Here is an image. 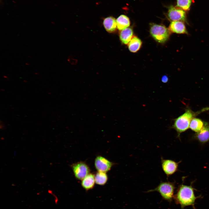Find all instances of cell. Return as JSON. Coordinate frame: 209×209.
Segmentation results:
<instances>
[{"instance_id": "obj_1", "label": "cell", "mask_w": 209, "mask_h": 209, "mask_svg": "<svg viewBox=\"0 0 209 209\" xmlns=\"http://www.w3.org/2000/svg\"><path fill=\"white\" fill-rule=\"evenodd\" d=\"M194 190L190 185L182 184L179 186L174 199L176 204L180 205L181 209H184L185 207L189 206H192L193 209H196L195 206V201L201 197V196L196 197Z\"/></svg>"}, {"instance_id": "obj_2", "label": "cell", "mask_w": 209, "mask_h": 209, "mask_svg": "<svg viewBox=\"0 0 209 209\" xmlns=\"http://www.w3.org/2000/svg\"><path fill=\"white\" fill-rule=\"evenodd\" d=\"M209 108L206 107L196 112L189 108L186 109L185 112L182 115L174 119L172 128L174 129L179 137L180 134L189 128L192 120L202 112L208 110Z\"/></svg>"}, {"instance_id": "obj_3", "label": "cell", "mask_w": 209, "mask_h": 209, "mask_svg": "<svg viewBox=\"0 0 209 209\" xmlns=\"http://www.w3.org/2000/svg\"><path fill=\"white\" fill-rule=\"evenodd\" d=\"M175 189L174 183L161 181L156 188L148 190L146 192H157L160 194L163 199L171 202L174 197Z\"/></svg>"}, {"instance_id": "obj_4", "label": "cell", "mask_w": 209, "mask_h": 209, "mask_svg": "<svg viewBox=\"0 0 209 209\" xmlns=\"http://www.w3.org/2000/svg\"><path fill=\"white\" fill-rule=\"evenodd\" d=\"M150 33L156 42L163 43L169 39L170 32L165 26L152 24L150 26Z\"/></svg>"}, {"instance_id": "obj_5", "label": "cell", "mask_w": 209, "mask_h": 209, "mask_svg": "<svg viewBox=\"0 0 209 209\" xmlns=\"http://www.w3.org/2000/svg\"><path fill=\"white\" fill-rule=\"evenodd\" d=\"M73 172L75 178L82 180L90 173V169L88 165L82 161L78 162L71 165Z\"/></svg>"}, {"instance_id": "obj_6", "label": "cell", "mask_w": 209, "mask_h": 209, "mask_svg": "<svg viewBox=\"0 0 209 209\" xmlns=\"http://www.w3.org/2000/svg\"><path fill=\"white\" fill-rule=\"evenodd\" d=\"M186 11L176 6H170L169 8L167 16L169 19L171 21H185L186 19Z\"/></svg>"}, {"instance_id": "obj_7", "label": "cell", "mask_w": 209, "mask_h": 209, "mask_svg": "<svg viewBox=\"0 0 209 209\" xmlns=\"http://www.w3.org/2000/svg\"><path fill=\"white\" fill-rule=\"evenodd\" d=\"M114 163L101 156H97L95 159L94 165L98 172H106L109 171Z\"/></svg>"}, {"instance_id": "obj_8", "label": "cell", "mask_w": 209, "mask_h": 209, "mask_svg": "<svg viewBox=\"0 0 209 209\" xmlns=\"http://www.w3.org/2000/svg\"><path fill=\"white\" fill-rule=\"evenodd\" d=\"M179 162L170 159H164L161 157L162 170L167 177L173 174L178 170Z\"/></svg>"}, {"instance_id": "obj_9", "label": "cell", "mask_w": 209, "mask_h": 209, "mask_svg": "<svg viewBox=\"0 0 209 209\" xmlns=\"http://www.w3.org/2000/svg\"><path fill=\"white\" fill-rule=\"evenodd\" d=\"M194 138L202 143H204L209 141V124L205 122L202 129L197 132Z\"/></svg>"}, {"instance_id": "obj_10", "label": "cell", "mask_w": 209, "mask_h": 209, "mask_svg": "<svg viewBox=\"0 0 209 209\" xmlns=\"http://www.w3.org/2000/svg\"><path fill=\"white\" fill-rule=\"evenodd\" d=\"M168 29L170 32L173 33L178 34H188L185 25L183 21H172Z\"/></svg>"}, {"instance_id": "obj_11", "label": "cell", "mask_w": 209, "mask_h": 209, "mask_svg": "<svg viewBox=\"0 0 209 209\" xmlns=\"http://www.w3.org/2000/svg\"><path fill=\"white\" fill-rule=\"evenodd\" d=\"M103 26L106 31L109 33L114 32L117 26L116 20L112 17L105 18L103 21Z\"/></svg>"}, {"instance_id": "obj_12", "label": "cell", "mask_w": 209, "mask_h": 209, "mask_svg": "<svg viewBox=\"0 0 209 209\" xmlns=\"http://www.w3.org/2000/svg\"><path fill=\"white\" fill-rule=\"evenodd\" d=\"M95 183V175L90 173L82 180L81 183L82 187L88 190L93 188Z\"/></svg>"}, {"instance_id": "obj_13", "label": "cell", "mask_w": 209, "mask_h": 209, "mask_svg": "<svg viewBox=\"0 0 209 209\" xmlns=\"http://www.w3.org/2000/svg\"><path fill=\"white\" fill-rule=\"evenodd\" d=\"M133 34L132 29L127 28L121 30L119 35L120 39L123 44H128L133 37Z\"/></svg>"}, {"instance_id": "obj_14", "label": "cell", "mask_w": 209, "mask_h": 209, "mask_svg": "<svg viewBox=\"0 0 209 209\" xmlns=\"http://www.w3.org/2000/svg\"><path fill=\"white\" fill-rule=\"evenodd\" d=\"M117 28L119 30H122L128 27L130 22L129 18L124 15H120L116 20Z\"/></svg>"}, {"instance_id": "obj_15", "label": "cell", "mask_w": 209, "mask_h": 209, "mask_svg": "<svg viewBox=\"0 0 209 209\" xmlns=\"http://www.w3.org/2000/svg\"><path fill=\"white\" fill-rule=\"evenodd\" d=\"M142 44L141 40L139 38L134 36L128 44L129 49L132 52L135 53L140 49Z\"/></svg>"}, {"instance_id": "obj_16", "label": "cell", "mask_w": 209, "mask_h": 209, "mask_svg": "<svg viewBox=\"0 0 209 209\" xmlns=\"http://www.w3.org/2000/svg\"><path fill=\"white\" fill-rule=\"evenodd\" d=\"M204 122L200 119L194 118L191 121L189 127L192 130L197 133L202 129Z\"/></svg>"}, {"instance_id": "obj_17", "label": "cell", "mask_w": 209, "mask_h": 209, "mask_svg": "<svg viewBox=\"0 0 209 209\" xmlns=\"http://www.w3.org/2000/svg\"><path fill=\"white\" fill-rule=\"evenodd\" d=\"M95 179L96 184L101 185H104L107 181L108 176L106 172H98L95 175Z\"/></svg>"}, {"instance_id": "obj_18", "label": "cell", "mask_w": 209, "mask_h": 209, "mask_svg": "<svg viewBox=\"0 0 209 209\" xmlns=\"http://www.w3.org/2000/svg\"><path fill=\"white\" fill-rule=\"evenodd\" d=\"M193 0H176V6L185 11H189Z\"/></svg>"}, {"instance_id": "obj_19", "label": "cell", "mask_w": 209, "mask_h": 209, "mask_svg": "<svg viewBox=\"0 0 209 209\" xmlns=\"http://www.w3.org/2000/svg\"><path fill=\"white\" fill-rule=\"evenodd\" d=\"M168 80V77L166 75H164L162 76L161 78V81L164 83H167Z\"/></svg>"}]
</instances>
